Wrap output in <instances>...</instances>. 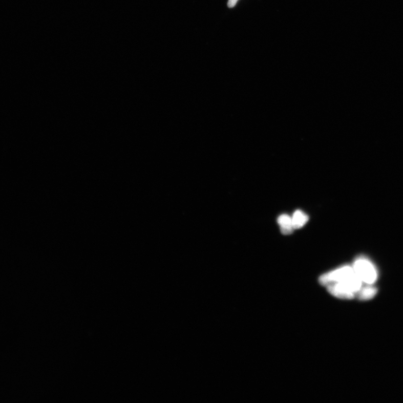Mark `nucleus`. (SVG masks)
I'll return each mask as SVG.
<instances>
[{
	"mask_svg": "<svg viewBox=\"0 0 403 403\" xmlns=\"http://www.w3.org/2000/svg\"><path fill=\"white\" fill-rule=\"evenodd\" d=\"M353 268L360 280L367 285H372L377 280V272L375 267L365 259L360 258L355 261Z\"/></svg>",
	"mask_w": 403,
	"mask_h": 403,
	"instance_id": "f257e3e1",
	"label": "nucleus"
},
{
	"mask_svg": "<svg viewBox=\"0 0 403 403\" xmlns=\"http://www.w3.org/2000/svg\"><path fill=\"white\" fill-rule=\"evenodd\" d=\"M354 273L353 267L346 266L322 275L319 281L321 285L327 286L334 283H344Z\"/></svg>",
	"mask_w": 403,
	"mask_h": 403,
	"instance_id": "f03ea898",
	"label": "nucleus"
},
{
	"mask_svg": "<svg viewBox=\"0 0 403 403\" xmlns=\"http://www.w3.org/2000/svg\"><path fill=\"white\" fill-rule=\"evenodd\" d=\"M328 292L336 298L344 300H351L356 294L348 290L344 286L334 283L326 286Z\"/></svg>",
	"mask_w": 403,
	"mask_h": 403,
	"instance_id": "7ed1b4c3",
	"label": "nucleus"
},
{
	"mask_svg": "<svg viewBox=\"0 0 403 403\" xmlns=\"http://www.w3.org/2000/svg\"><path fill=\"white\" fill-rule=\"evenodd\" d=\"M278 223L281 227V231L284 235L292 233L294 228L292 226V219L287 215H282L279 216Z\"/></svg>",
	"mask_w": 403,
	"mask_h": 403,
	"instance_id": "20e7f679",
	"label": "nucleus"
},
{
	"mask_svg": "<svg viewBox=\"0 0 403 403\" xmlns=\"http://www.w3.org/2000/svg\"><path fill=\"white\" fill-rule=\"evenodd\" d=\"M291 219L294 229H298V228H302L309 220L308 215H306L300 210H296Z\"/></svg>",
	"mask_w": 403,
	"mask_h": 403,
	"instance_id": "39448f33",
	"label": "nucleus"
},
{
	"mask_svg": "<svg viewBox=\"0 0 403 403\" xmlns=\"http://www.w3.org/2000/svg\"><path fill=\"white\" fill-rule=\"evenodd\" d=\"M377 292V288L372 285L362 287L356 295L359 300H369L374 298Z\"/></svg>",
	"mask_w": 403,
	"mask_h": 403,
	"instance_id": "423d86ee",
	"label": "nucleus"
},
{
	"mask_svg": "<svg viewBox=\"0 0 403 403\" xmlns=\"http://www.w3.org/2000/svg\"><path fill=\"white\" fill-rule=\"evenodd\" d=\"M239 0H228L227 6L228 8H232L236 5Z\"/></svg>",
	"mask_w": 403,
	"mask_h": 403,
	"instance_id": "0eeeda50",
	"label": "nucleus"
}]
</instances>
